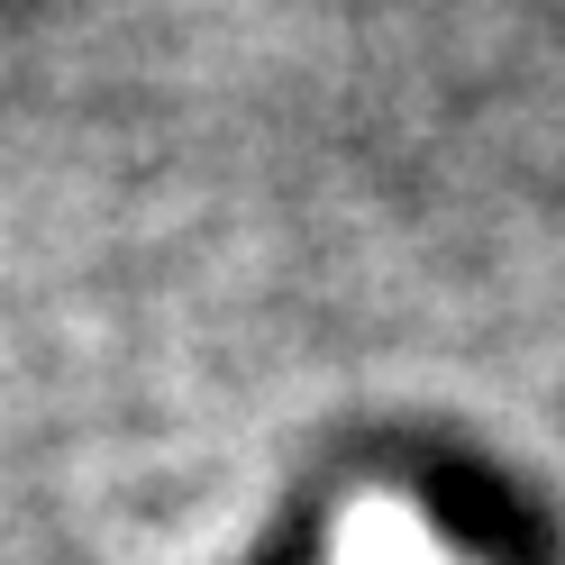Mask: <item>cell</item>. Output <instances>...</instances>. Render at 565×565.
I'll use <instances>...</instances> for the list:
<instances>
[{
  "label": "cell",
  "instance_id": "6da1fadb",
  "mask_svg": "<svg viewBox=\"0 0 565 565\" xmlns=\"http://www.w3.org/2000/svg\"><path fill=\"white\" fill-rule=\"evenodd\" d=\"M338 565H456L438 539H429V520H419L411 502H356L338 520Z\"/></svg>",
  "mask_w": 565,
  "mask_h": 565
}]
</instances>
